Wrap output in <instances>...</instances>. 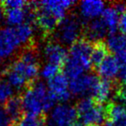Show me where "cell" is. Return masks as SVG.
I'll list each match as a JSON object with an SVG mask.
<instances>
[{"mask_svg": "<svg viewBox=\"0 0 126 126\" xmlns=\"http://www.w3.org/2000/svg\"><path fill=\"white\" fill-rule=\"evenodd\" d=\"M72 126H84L82 124H80V123H75V124H74Z\"/></svg>", "mask_w": 126, "mask_h": 126, "instance_id": "cell-35", "label": "cell"}, {"mask_svg": "<svg viewBox=\"0 0 126 126\" xmlns=\"http://www.w3.org/2000/svg\"><path fill=\"white\" fill-rule=\"evenodd\" d=\"M22 46L16 28L9 26L0 30V61L11 58Z\"/></svg>", "mask_w": 126, "mask_h": 126, "instance_id": "cell-7", "label": "cell"}, {"mask_svg": "<svg viewBox=\"0 0 126 126\" xmlns=\"http://www.w3.org/2000/svg\"><path fill=\"white\" fill-rule=\"evenodd\" d=\"M104 126H117V125H115L114 124H112L111 122H110V121H109V122L105 123V124H104Z\"/></svg>", "mask_w": 126, "mask_h": 126, "instance_id": "cell-34", "label": "cell"}, {"mask_svg": "<svg viewBox=\"0 0 126 126\" xmlns=\"http://www.w3.org/2000/svg\"><path fill=\"white\" fill-rule=\"evenodd\" d=\"M92 50L93 46L87 40H79L71 46L64 65V74L70 80L86 74L91 68Z\"/></svg>", "mask_w": 126, "mask_h": 126, "instance_id": "cell-2", "label": "cell"}, {"mask_svg": "<svg viewBox=\"0 0 126 126\" xmlns=\"http://www.w3.org/2000/svg\"><path fill=\"white\" fill-rule=\"evenodd\" d=\"M115 57L117 58V61H118L121 67H126V47L123 49V50H121L120 52L117 53Z\"/></svg>", "mask_w": 126, "mask_h": 126, "instance_id": "cell-30", "label": "cell"}, {"mask_svg": "<svg viewBox=\"0 0 126 126\" xmlns=\"http://www.w3.org/2000/svg\"><path fill=\"white\" fill-rule=\"evenodd\" d=\"M59 69L60 67L54 65V64L46 63L40 70V75L42 76V79L49 81L53 78L55 77L57 74H59Z\"/></svg>", "mask_w": 126, "mask_h": 126, "instance_id": "cell-26", "label": "cell"}, {"mask_svg": "<svg viewBox=\"0 0 126 126\" xmlns=\"http://www.w3.org/2000/svg\"><path fill=\"white\" fill-rule=\"evenodd\" d=\"M97 71L103 79L111 80L121 73V66L115 56L108 55L97 67Z\"/></svg>", "mask_w": 126, "mask_h": 126, "instance_id": "cell-13", "label": "cell"}, {"mask_svg": "<svg viewBox=\"0 0 126 126\" xmlns=\"http://www.w3.org/2000/svg\"><path fill=\"white\" fill-rule=\"evenodd\" d=\"M74 4V1L70 0H44L37 4L39 5L38 8L47 11L61 22L67 16V12Z\"/></svg>", "mask_w": 126, "mask_h": 126, "instance_id": "cell-12", "label": "cell"}, {"mask_svg": "<svg viewBox=\"0 0 126 126\" xmlns=\"http://www.w3.org/2000/svg\"><path fill=\"white\" fill-rule=\"evenodd\" d=\"M118 97H119V99H120L121 101H123V102L126 101V86L125 85L119 89Z\"/></svg>", "mask_w": 126, "mask_h": 126, "instance_id": "cell-31", "label": "cell"}, {"mask_svg": "<svg viewBox=\"0 0 126 126\" xmlns=\"http://www.w3.org/2000/svg\"><path fill=\"white\" fill-rule=\"evenodd\" d=\"M40 9V8H39ZM38 28L44 34H50L57 29L60 21L45 10L40 9L35 16Z\"/></svg>", "mask_w": 126, "mask_h": 126, "instance_id": "cell-15", "label": "cell"}, {"mask_svg": "<svg viewBox=\"0 0 126 126\" xmlns=\"http://www.w3.org/2000/svg\"><path fill=\"white\" fill-rule=\"evenodd\" d=\"M16 30L23 46L27 45L32 41L34 34H35V30L30 23H25L20 26L16 27Z\"/></svg>", "mask_w": 126, "mask_h": 126, "instance_id": "cell-22", "label": "cell"}, {"mask_svg": "<svg viewBox=\"0 0 126 126\" xmlns=\"http://www.w3.org/2000/svg\"><path fill=\"white\" fill-rule=\"evenodd\" d=\"M107 50L108 49H107L105 44H103L102 42H97L95 46L93 47V50H92V63L98 67L100 63L108 56Z\"/></svg>", "mask_w": 126, "mask_h": 126, "instance_id": "cell-23", "label": "cell"}, {"mask_svg": "<svg viewBox=\"0 0 126 126\" xmlns=\"http://www.w3.org/2000/svg\"><path fill=\"white\" fill-rule=\"evenodd\" d=\"M76 110L80 124L84 126L101 125L107 115L105 107L91 98H84L79 100Z\"/></svg>", "mask_w": 126, "mask_h": 126, "instance_id": "cell-4", "label": "cell"}, {"mask_svg": "<svg viewBox=\"0 0 126 126\" xmlns=\"http://www.w3.org/2000/svg\"><path fill=\"white\" fill-rule=\"evenodd\" d=\"M49 94L54 102L66 103L71 97L70 81L65 74H59L48 81L47 85Z\"/></svg>", "mask_w": 126, "mask_h": 126, "instance_id": "cell-9", "label": "cell"}, {"mask_svg": "<svg viewBox=\"0 0 126 126\" xmlns=\"http://www.w3.org/2000/svg\"><path fill=\"white\" fill-rule=\"evenodd\" d=\"M2 5L5 10L19 9V8H26L28 3L23 0H6L3 2Z\"/></svg>", "mask_w": 126, "mask_h": 126, "instance_id": "cell-27", "label": "cell"}, {"mask_svg": "<svg viewBox=\"0 0 126 126\" xmlns=\"http://www.w3.org/2000/svg\"><path fill=\"white\" fill-rule=\"evenodd\" d=\"M40 70L36 52L33 49H27L5 69L4 79L13 89L21 90L36 79Z\"/></svg>", "mask_w": 126, "mask_h": 126, "instance_id": "cell-1", "label": "cell"}, {"mask_svg": "<svg viewBox=\"0 0 126 126\" xmlns=\"http://www.w3.org/2000/svg\"><path fill=\"white\" fill-rule=\"evenodd\" d=\"M105 46L108 50L117 54L126 47V37H124L122 34L112 33L107 37Z\"/></svg>", "mask_w": 126, "mask_h": 126, "instance_id": "cell-21", "label": "cell"}, {"mask_svg": "<svg viewBox=\"0 0 126 126\" xmlns=\"http://www.w3.org/2000/svg\"><path fill=\"white\" fill-rule=\"evenodd\" d=\"M16 126H44V121L41 117L25 115L16 122Z\"/></svg>", "mask_w": 126, "mask_h": 126, "instance_id": "cell-25", "label": "cell"}, {"mask_svg": "<svg viewBox=\"0 0 126 126\" xmlns=\"http://www.w3.org/2000/svg\"><path fill=\"white\" fill-rule=\"evenodd\" d=\"M99 79L96 75L92 74H85L79 77L70 80L71 94L79 98H89L94 95L96 88L99 83Z\"/></svg>", "mask_w": 126, "mask_h": 126, "instance_id": "cell-8", "label": "cell"}, {"mask_svg": "<svg viewBox=\"0 0 126 126\" xmlns=\"http://www.w3.org/2000/svg\"><path fill=\"white\" fill-rule=\"evenodd\" d=\"M120 16L121 14L117 11V10L116 9L114 5L105 8V11L101 16V19L110 34L116 33L117 30L118 29Z\"/></svg>", "mask_w": 126, "mask_h": 126, "instance_id": "cell-18", "label": "cell"}, {"mask_svg": "<svg viewBox=\"0 0 126 126\" xmlns=\"http://www.w3.org/2000/svg\"><path fill=\"white\" fill-rule=\"evenodd\" d=\"M106 110L110 122L117 126H126V106L124 104H110Z\"/></svg>", "mask_w": 126, "mask_h": 126, "instance_id": "cell-16", "label": "cell"}, {"mask_svg": "<svg viewBox=\"0 0 126 126\" xmlns=\"http://www.w3.org/2000/svg\"><path fill=\"white\" fill-rule=\"evenodd\" d=\"M105 4L100 0H86L79 4L78 11L81 19L91 22L102 16L105 10Z\"/></svg>", "mask_w": 126, "mask_h": 126, "instance_id": "cell-11", "label": "cell"}, {"mask_svg": "<svg viewBox=\"0 0 126 126\" xmlns=\"http://www.w3.org/2000/svg\"><path fill=\"white\" fill-rule=\"evenodd\" d=\"M30 8H19V9L6 10L5 11V20L10 25V27L16 28L23 23H27V20L34 17V14L31 12V9Z\"/></svg>", "mask_w": 126, "mask_h": 126, "instance_id": "cell-14", "label": "cell"}, {"mask_svg": "<svg viewBox=\"0 0 126 126\" xmlns=\"http://www.w3.org/2000/svg\"><path fill=\"white\" fill-rule=\"evenodd\" d=\"M78 117L76 108L69 104L54 105L47 119V126H72Z\"/></svg>", "mask_w": 126, "mask_h": 126, "instance_id": "cell-6", "label": "cell"}, {"mask_svg": "<svg viewBox=\"0 0 126 126\" xmlns=\"http://www.w3.org/2000/svg\"><path fill=\"white\" fill-rule=\"evenodd\" d=\"M118 29L120 30V34H122L124 37H126V11L120 16Z\"/></svg>", "mask_w": 126, "mask_h": 126, "instance_id": "cell-29", "label": "cell"}, {"mask_svg": "<svg viewBox=\"0 0 126 126\" xmlns=\"http://www.w3.org/2000/svg\"><path fill=\"white\" fill-rule=\"evenodd\" d=\"M81 32L82 24L79 18L70 15L59 23L55 30V38L63 46H72L79 40Z\"/></svg>", "mask_w": 126, "mask_h": 126, "instance_id": "cell-5", "label": "cell"}, {"mask_svg": "<svg viewBox=\"0 0 126 126\" xmlns=\"http://www.w3.org/2000/svg\"><path fill=\"white\" fill-rule=\"evenodd\" d=\"M43 56L47 61V63H51L61 67L65 65L68 52L65 46L58 42H48L43 47Z\"/></svg>", "mask_w": 126, "mask_h": 126, "instance_id": "cell-10", "label": "cell"}, {"mask_svg": "<svg viewBox=\"0 0 126 126\" xmlns=\"http://www.w3.org/2000/svg\"><path fill=\"white\" fill-rule=\"evenodd\" d=\"M14 89L13 87L5 80H0V105L5 104L8 100H10L13 97Z\"/></svg>", "mask_w": 126, "mask_h": 126, "instance_id": "cell-24", "label": "cell"}, {"mask_svg": "<svg viewBox=\"0 0 126 126\" xmlns=\"http://www.w3.org/2000/svg\"><path fill=\"white\" fill-rule=\"evenodd\" d=\"M120 77H121V79H122L123 83L126 86V67H123V69L121 70Z\"/></svg>", "mask_w": 126, "mask_h": 126, "instance_id": "cell-33", "label": "cell"}, {"mask_svg": "<svg viewBox=\"0 0 126 126\" xmlns=\"http://www.w3.org/2000/svg\"><path fill=\"white\" fill-rule=\"evenodd\" d=\"M21 100L23 110L27 115L41 117L54 106V101L49 94L47 86L41 81L34 83L27 88Z\"/></svg>", "mask_w": 126, "mask_h": 126, "instance_id": "cell-3", "label": "cell"}, {"mask_svg": "<svg viewBox=\"0 0 126 126\" xmlns=\"http://www.w3.org/2000/svg\"><path fill=\"white\" fill-rule=\"evenodd\" d=\"M11 122V119L6 113L4 108L3 109L0 107V126H9Z\"/></svg>", "mask_w": 126, "mask_h": 126, "instance_id": "cell-28", "label": "cell"}, {"mask_svg": "<svg viewBox=\"0 0 126 126\" xmlns=\"http://www.w3.org/2000/svg\"><path fill=\"white\" fill-rule=\"evenodd\" d=\"M5 18V11H4V8L2 5V4H0V24L3 23L4 19Z\"/></svg>", "mask_w": 126, "mask_h": 126, "instance_id": "cell-32", "label": "cell"}, {"mask_svg": "<svg viewBox=\"0 0 126 126\" xmlns=\"http://www.w3.org/2000/svg\"><path fill=\"white\" fill-rule=\"evenodd\" d=\"M108 30L101 18L89 22L86 27V36L90 41L98 42L106 35Z\"/></svg>", "mask_w": 126, "mask_h": 126, "instance_id": "cell-17", "label": "cell"}, {"mask_svg": "<svg viewBox=\"0 0 126 126\" xmlns=\"http://www.w3.org/2000/svg\"><path fill=\"white\" fill-rule=\"evenodd\" d=\"M112 93H113V86H112L111 81L103 79L98 83L94 95H93V98H95V101L102 104L110 99Z\"/></svg>", "mask_w": 126, "mask_h": 126, "instance_id": "cell-19", "label": "cell"}, {"mask_svg": "<svg viewBox=\"0 0 126 126\" xmlns=\"http://www.w3.org/2000/svg\"><path fill=\"white\" fill-rule=\"evenodd\" d=\"M4 110L11 122H17L22 117V113L23 110L22 100L17 97H12L5 103Z\"/></svg>", "mask_w": 126, "mask_h": 126, "instance_id": "cell-20", "label": "cell"}]
</instances>
